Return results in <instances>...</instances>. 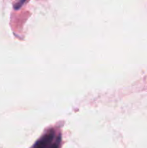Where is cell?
<instances>
[{"mask_svg":"<svg viewBox=\"0 0 147 148\" xmlns=\"http://www.w3.org/2000/svg\"><path fill=\"white\" fill-rule=\"evenodd\" d=\"M54 137V133L53 132L46 134L41 140L35 144L34 148H48V147L52 143Z\"/></svg>","mask_w":147,"mask_h":148,"instance_id":"1","label":"cell"}]
</instances>
